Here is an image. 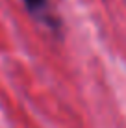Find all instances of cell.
<instances>
[{
  "mask_svg": "<svg viewBox=\"0 0 126 128\" xmlns=\"http://www.w3.org/2000/svg\"><path fill=\"white\" fill-rule=\"evenodd\" d=\"M22 4L26 6V10L30 11V15L35 20H39L43 26H46L52 32L59 30V19L56 17L54 10L50 8L48 0H22Z\"/></svg>",
  "mask_w": 126,
  "mask_h": 128,
  "instance_id": "obj_1",
  "label": "cell"
}]
</instances>
